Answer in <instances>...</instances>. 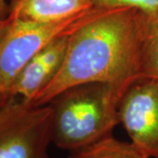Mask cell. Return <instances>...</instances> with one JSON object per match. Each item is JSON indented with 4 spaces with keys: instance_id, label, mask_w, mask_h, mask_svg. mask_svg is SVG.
Masks as SVG:
<instances>
[{
    "instance_id": "obj_9",
    "label": "cell",
    "mask_w": 158,
    "mask_h": 158,
    "mask_svg": "<svg viewBox=\"0 0 158 158\" xmlns=\"http://www.w3.org/2000/svg\"><path fill=\"white\" fill-rule=\"evenodd\" d=\"M68 158H150L130 141H119L113 135L88 147L69 152Z\"/></svg>"
},
{
    "instance_id": "obj_3",
    "label": "cell",
    "mask_w": 158,
    "mask_h": 158,
    "mask_svg": "<svg viewBox=\"0 0 158 158\" xmlns=\"http://www.w3.org/2000/svg\"><path fill=\"white\" fill-rule=\"evenodd\" d=\"M95 7L56 22H36L7 18L0 34V106L10 98L14 81L27 63L52 40L72 34L93 14Z\"/></svg>"
},
{
    "instance_id": "obj_8",
    "label": "cell",
    "mask_w": 158,
    "mask_h": 158,
    "mask_svg": "<svg viewBox=\"0 0 158 158\" xmlns=\"http://www.w3.org/2000/svg\"><path fill=\"white\" fill-rule=\"evenodd\" d=\"M139 77L158 80V9L142 12Z\"/></svg>"
},
{
    "instance_id": "obj_2",
    "label": "cell",
    "mask_w": 158,
    "mask_h": 158,
    "mask_svg": "<svg viewBox=\"0 0 158 158\" xmlns=\"http://www.w3.org/2000/svg\"><path fill=\"white\" fill-rule=\"evenodd\" d=\"M130 85L86 83L58 94L49 103L53 143L72 152L113 135L120 124L119 103Z\"/></svg>"
},
{
    "instance_id": "obj_12",
    "label": "cell",
    "mask_w": 158,
    "mask_h": 158,
    "mask_svg": "<svg viewBox=\"0 0 158 158\" xmlns=\"http://www.w3.org/2000/svg\"><path fill=\"white\" fill-rule=\"evenodd\" d=\"M6 23H7V19H5V20H2V21H0V34H1V32L3 31L4 27H6Z\"/></svg>"
},
{
    "instance_id": "obj_6",
    "label": "cell",
    "mask_w": 158,
    "mask_h": 158,
    "mask_svg": "<svg viewBox=\"0 0 158 158\" xmlns=\"http://www.w3.org/2000/svg\"><path fill=\"white\" fill-rule=\"evenodd\" d=\"M70 34L52 40L31 58L11 86V99L20 97L25 101L32 102L54 79L64 62Z\"/></svg>"
},
{
    "instance_id": "obj_5",
    "label": "cell",
    "mask_w": 158,
    "mask_h": 158,
    "mask_svg": "<svg viewBox=\"0 0 158 158\" xmlns=\"http://www.w3.org/2000/svg\"><path fill=\"white\" fill-rule=\"evenodd\" d=\"M118 115L131 142L148 157L158 158V80L134 81L121 98Z\"/></svg>"
},
{
    "instance_id": "obj_10",
    "label": "cell",
    "mask_w": 158,
    "mask_h": 158,
    "mask_svg": "<svg viewBox=\"0 0 158 158\" xmlns=\"http://www.w3.org/2000/svg\"><path fill=\"white\" fill-rule=\"evenodd\" d=\"M95 7L134 8L148 13L158 9V0H93Z\"/></svg>"
},
{
    "instance_id": "obj_1",
    "label": "cell",
    "mask_w": 158,
    "mask_h": 158,
    "mask_svg": "<svg viewBox=\"0 0 158 158\" xmlns=\"http://www.w3.org/2000/svg\"><path fill=\"white\" fill-rule=\"evenodd\" d=\"M142 12L134 8L96 7L69 36L62 68L30 102L49 104L75 85L101 82L129 85L139 78Z\"/></svg>"
},
{
    "instance_id": "obj_7",
    "label": "cell",
    "mask_w": 158,
    "mask_h": 158,
    "mask_svg": "<svg viewBox=\"0 0 158 158\" xmlns=\"http://www.w3.org/2000/svg\"><path fill=\"white\" fill-rule=\"evenodd\" d=\"M93 7V0H11L8 18L56 22L75 17Z\"/></svg>"
},
{
    "instance_id": "obj_11",
    "label": "cell",
    "mask_w": 158,
    "mask_h": 158,
    "mask_svg": "<svg viewBox=\"0 0 158 158\" xmlns=\"http://www.w3.org/2000/svg\"><path fill=\"white\" fill-rule=\"evenodd\" d=\"M9 16V5L5 0H0V21L5 20Z\"/></svg>"
},
{
    "instance_id": "obj_4",
    "label": "cell",
    "mask_w": 158,
    "mask_h": 158,
    "mask_svg": "<svg viewBox=\"0 0 158 158\" xmlns=\"http://www.w3.org/2000/svg\"><path fill=\"white\" fill-rule=\"evenodd\" d=\"M53 109L11 98L0 106V158H50Z\"/></svg>"
}]
</instances>
